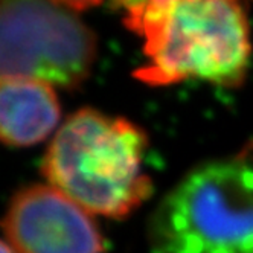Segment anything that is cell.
I'll list each match as a JSON object with an SVG mask.
<instances>
[{"instance_id": "cell-6", "label": "cell", "mask_w": 253, "mask_h": 253, "mask_svg": "<svg viewBox=\"0 0 253 253\" xmlns=\"http://www.w3.org/2000/svg\"><path fill=\"white\" fill-rule=\"evenodd\" d=\"M61 108L52 85L28 78H2L0 133L14 148L43 142L55 131Z\"/></svg>"}, {"instance_id": "cell-4", "label": "cell", "mask_w": 253, "mask_h": 253, "mask_svg": "<svg viewBox=\"0 0 253 253\" xmlns=\"http://www.w3.org/2000/svg\"><path fill=\"white\" fill-rule=\"evenodd\" d=\"M95 35L55 0H0L2 78L74 88L93 67Z\"/></svg>"}, {"instance_id": "cell-8", "label": "cell", "mask_w": 253, "mask_h": 253, "mask_svg": "<svg viewBox=\"0 0 253 253\" xmlns=\"http://www.w3.org/2000/svg\"><path fill=\"white\" fill-rule=\"evenodd\" d=\"M55 2L67 6L72 11H84L99 5L102 0H55Z\"/></svg>"}, {"instance_id": "cell-5", "label": "cell", "mask_w": 253, "mask_h": 253, "mask_svg": "<svg viewBox=\"0 0 253 253\" xmlns=\"http://www.w3.org/2000/svg\"><path fill=\"white\" fill-rule=\"evenodd\" d=\"M15 253H102L101 232L84 208L50 185L17 192L5 221Z\"/></svg>"}, {"instance_id": "cell-3", "label": "cell", "mask_w": 253, "mask_h": 253, "mask_svg": "<svg viewBox=\"0 0 253 253\" xmlns=\"http://www.w3.org/2000/svg\"><path fill=\"white\" fill-rule=\"evenodd\" d=\"M154 253H253V143L197 167L157 206Z\"/></svg>"}, {"instance_id": "cell-7", "label": "cell", "mask_w": 253, "mask_h": 253, "mask_svg": "<svg viewBox=\"0 0 253 253\" xmlns=\"http://www.w3.org/2000/svg\"><path fill=\"white\" fill-rule=\"evenodd\" d=\"M167 2V0H115V3L124 11L125 26L137 20L139 17L150 8Z\"/></svg>"}, {"instance_id": "cell-9", "label": "cell", "mask_w": 253, "mask_h": 253, "mask_svg": "<svg viewBox=\"0 0 253 253\" xmlns=\"http://www.w3.org/2000/svg\"><path fill=\"white\" fill-rule=\"evenodd\" d=\"M2 253H15V252L9 247L8 243H3V246H2Z\"/></svg>"}, {"instance_id": "cell-1", "label": "cell", "mask_w": 253, "mask_h": 253, "mask_svg": "<svg viewBox=\"0 0 253 253\" xmlns=\"http://www.w3.org/2000/svg\"><path fill=\"white\" fill-rule=\"evenodd\" d=\"M126 28L143 39L147 61L134 77L148 85L244 81L252 47L240 0H167Z\"/></svg>"}, {"instance_id": "cell-2", "label": "cell", "mask_w": 253, "mask_h": 253, "mask_svg": "<svg viewBox=\"0 0 253 253\" xmlns=\"http://www.w3.org/2000/svg\"><path fill=\"white\" fill-rule=\"evenodd\" d=\"M147 142L143 130L125 118L83 108L57 130L43 174L87 212L124 218L153 192L143 168Z\"/></svg>"}]
</instances>
